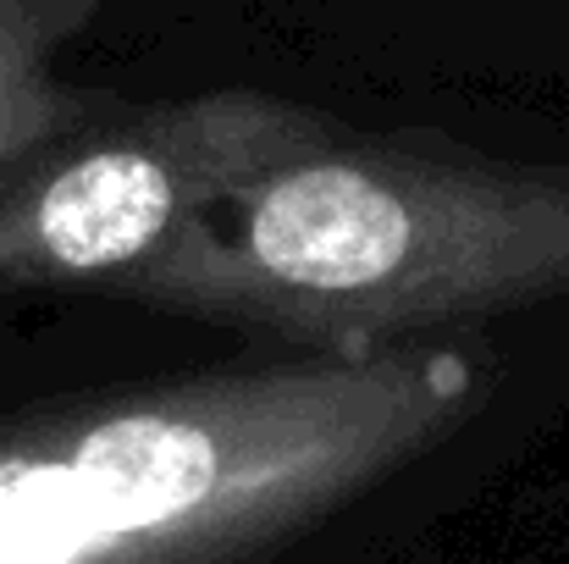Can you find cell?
Listing matches in <instances>:
<instances>
[{
    "label": "cell",
    "mask_w": 569,
    "mask_h": 564,
    "mask_svg": "<svg viewBox=\"0 0 569 564\" xmlns=\"http://www.w3.org/2000/svg\"><path fill=\"white\" fill-rule=\"evenodd\" d=\"M117 305L381 349L569 294V172L338 139L189 216L117 271Z\"/></svg>",
    "instance_id": "obj_2"
},
{
    "label": "cell",
    "mask_w": 569,
    "mask_h": 564,
    "mask_svg": "<svg viewBox=\"0 0 569 564\" xmlns=\"http://www.w3.org/2000/svg\"><path fill=\"white\" fill-rule=\"evenodd\" d=\"M481 398L453 344L305 349L0 426V564H266Z\"/></svg>",
    "instance_id": "obj_1"
},
{
    "label": "cell",
    "mask_w": 569,
    "mask_h": 564,
    "mask_svg": "<svg viewBox=\"0 0 569 564\" xmlns=\"http://www.w3.org/2000/svg\"><path fill=\"white\" fill-rule=\"evenodd\" d=\"M100 11L106 0H0V178L106 122L111 100L61 72Z\"/></svg>",
    "instance_id": "obj_4"
},
{
    "label": "cell",
    "mask_w": 569,
    "mask_h": 564,
    "mask_svg": "<svg viewBox=\"0 0 569 564\" xmlns=\"http://www.w3.org/2000/svg\"><path fill=\"white\" fill-rule=\"evenodd\" d=\"M338 139L332 117L266 89H204L94 122L0 178V294L106 288L189 216Z\"/></svg>",
    "instance_id": "obj_3"
}]
</instances>
